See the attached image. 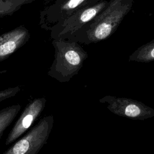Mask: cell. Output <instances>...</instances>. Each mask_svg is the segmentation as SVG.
I'll list each match as a JSON object with an SVG mask.
<instances>
[{
  "mask_svg": "<svg viewBox=\"0 0 154 154\" xmlns=\"http://www.w3.org/2000/svg\"><path fill=\"white\" fill-rule=\"evenodd\" d=\"M46 102V98L42 97L36 98L27 104L8 134L5 145L13 143L32 126L45 109Z\"/></svg>",
  "mask_w": 154,
  "mask_h": 154,
  "instance_id": "7",
  "label": "cell"
},
{
  "mask_svg": "<svg viewBox=\"0 0 154 154\" xmlns=\"http://www.w3.org/2000/svg\"><path fill=\"white\" fill-rule=\"evenodd\" d=\"M29 3H31L29 0H0V18L11 16Z\"/></svg>",
  "mask_w": 154,
  "mask_h": 154,
  "instance_id": "11",
  "label": "cell"
},
{
  "mask_svg": "<svg viewBox=\"0 0 154 154\" xmlns=\"http://www.w3.org/2000/svg\"><path fill=\"white\" fill-rule=\"evenodd\" d=\"M134 0H109L106 7L70 40L89 45L112 35L129 13Z\"/></svg>",
  "mask_w": 154,
  "mask_h": 154,
  "instance_id": "1",
  "label": "cell"
},
{
  "mask_svg": "<svg viewBox=\"0 0 154 154\" xmlns=\"http://www.w3.org/2000/svg\"><path fill=\"white\" fill-rule=\"evenodd\" d=\"M52 43L54 60L48 75L60 82H68L78 73L88 54L77 42L53 39Z\"/></svg>",
  "mask_w": 154,
  "mask_h": 154,
  "instance_id": "2",
  "label": "cell"
},
{
  "mask_svg": "<svg viewBox=\"0 0 154 154\" xmlns=\"http://www.w3.org/2000/svg\"><path fill=\"white\" fill-rule=\"evenodd\" d=\"M30 1V2H32L33 1H37V0H29Z\"/></svg>",
  "mask_w": 154,
  "mask_h": 154,
  "instance_id": "13",
  "label": "cell"
},
{
  "mask_svg": "<svg viewBox=\"0 0 154 154\" xmlns=\"http://www.w3.org/2000/svg\"><path fill=\"white\" fill-rule=\"evenodd\" d=\"M29 30L23 25L0 35V62L24 45L29 39Z\"/></svg>",
  "mask_w": 154,
  "mask_h": 154,
  "instance_id": "8",
  "label": "cell"
},
{
  "mask_svg": "<svg viewBox=\"0 0 154 154\" xmlns=\"http://www.w3.org/2000/svg\"><path fill=\"white\" fill-rule=\"evenodd\" d=\"M128 60L138 63L154 61V39L138 48L129 55Z\"/></svg>",
  "mask_w": 154,
  "mask_h": 154,
  "instance_id": "9",
  "label": "cell"
},
{
  "mask_svg": "<svg viewBox=\"0 0 154 154\" xmlns=\"http://www.w3.org/2000/svg\"><path fill=\"white\" fill-rule=\"evenodd\" d=\"M21 106L13 105L0 110V139L6 129L10 125L19 112Z\"/></svg>",
  "mask_w": 154,
  "mask_h": 154,
  "instance_id": "10",
  "label": "cell"
},
{
  "mask_svg": "<svg viewBox=\"0 0 154 154\" xmlns=\"http://www.w3.org/2000/svg\"><path fill=\"white\" fill-rule=\"evenodd\" d=\"M20 90L19 86L10 87L0 91V102L16 96Z\"/></svg>",
  "mask_w": 154,
  "mask_h": 154,
  "instance_id": "12",
  "label": "cell"
},
{
  "mask_svg": "<svg viewBox=\"0 0 154 154\" xmlns=\"http://www.w3.org/2000/svg\"><path fill=\"white\" fill-rule=\"evenodd\" d=\"M103 0H55L40 13V25L45 29L66 19L77 11L93 6Z\"/></svg>",
  "mask_w": 154,
  "mask_h": 154,
  "instance_id": "5",
  "label": "cell"
},
{
  "mask_svg": "<svg viewBox=\"0 0 154 154\" xmlns=\"http://www.w3.org/2000/svg\"><path fill=\"white\" fill-rule=\"evenodd\" d=\"M53 125V116H45L2 154H37L47 143Z\"/></svg>",
  "mask_w": 154,
  "mask_h": 154,
  "instance_id": "3",
  "label": "cell"
},
{
  "mask_svg": "<svg viewBox=\"0 0 154 154\" xmlns=\"http://www.w3.org/2000/svg\"><path fill=\"white\" fill-rule=\"evenodd\" d=\"M108 2V0H103L93 6L79 10L55 23L49 29L51 38L71 40L84 26L106 7Z\"/></svg>",
  "mask_w": 154,
  "mask_h": 154,
  "instance_id": "4",
  "label": "cell"
},
{
  "mask_svg": "<svg viewBox=\"0 0 154 154\" xmlns=\"http://www.w3.org/2000/svg\"><path fill=\"white\" fill-rule=\"evenodd\" d=\"M99 102L107 103L108 110L123 117L144 120L154 117L153 108L132 99L106 95L100 99Z\"/></svg>",
  "mask_w": 154,
  "mask_h": 154,
  "instance_id": "6",
  "label": "cell"
}]
</instances>
